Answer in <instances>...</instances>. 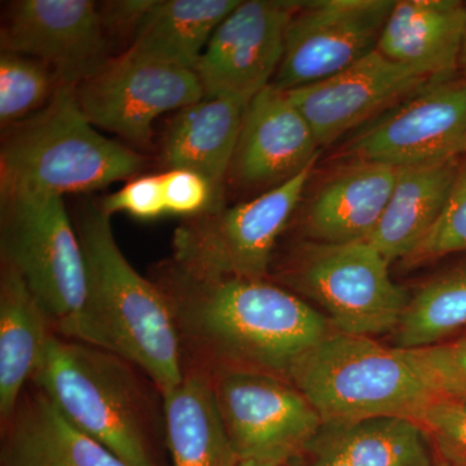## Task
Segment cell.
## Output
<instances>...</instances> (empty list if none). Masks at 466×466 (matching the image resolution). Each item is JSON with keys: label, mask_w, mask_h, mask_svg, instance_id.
<instances>
[{"label": "cell", "mask_w": 466, "mask_h": 466, "mask_svg": "<svg viewBox=\"0 0 466 466\" xmlns=\"http://www.w3.org/2000/svg\"><path fill=\"white\" fill-rule=\"evenodd\" d=\"M247 101L204 95L177 110L165 126L158 161L165 170L186 168L202 175L226 201V179L240 137Z\"/></svg>", "instance_id": "obj_18"}, {"label": "cell", "mask_w": 466, "mask_h": 466, "mask_svg": "<svg viewBox=\"0 0 466 466\" xmlns=\"http://www.w3.org/2000/svg\"><path fill=\"white\" fill-rule=\"evenodd\" d=\"M459 67L460 72H461V76H465L466 78V20L464 27V36H462L461 54H460Z\"/></svg>", "instance_id": "obj_35"}, {"label": "cell", "mask_w": 466, "mask_h": 466, "mask_svg": "<svg viewBox=\"0 0 466 466\" xmlns=\"http://www.w3.org/2000/svg\"><path fill=\"white\" fill-rule=\"evenodd\" d=\"M462 158L398 167L397 179L368 244L392 260L406 259L437 223Z\"/></svg>", "instance_id": "obj_22"}, {"label": "cell", "mask_w": 466, "mask_h": 466, "mask_svg": "<svg viewBox=\"0 0 466 466\" xmlns=\"http://www.w3.org/2000/svg\"><path fill=\"white\" fill-rule=\"evenodd\" d=\"M167 213L183 219L216 213L226 201L202 175L186 168H171L161 174Z\"/></svg>", "instance_id": "obj_31"}, {"label": "cell", "mask_w": 466, "mask_h": 466, "mask_svg": "<svg viewBox=\"0 0 466 466\" xmlns=\"http://www.w3.org/2000/svg\"><path fill=\"white\" fill-rule=\"evenodd\" d=\"M317 162L257 198L183 219L171 241L173 265L198 280L268 279L276 244L302 200Z\"/></svg>", "instance_id": "obj_7"}, {"label": "cell", "mask_w": 466, "mask_h": 466, "mask_svg": "<svg viewBox=\"0 0 466 466\" xmlns=\"http://www.w3.org/2000/svg\"><path fill=\"white\" fill-rule=\"evenodd\" d=\"M153 2L155 0H116L97 5L110 46L113 42L126 43L128 50Z\"/></svg>", "instance_id": "obj_33"}, {"label": "cell", "mask_w": 466, "mask_h": 466, "mask_svg": "<svg viewBox=\"0 0 466 466\" xmlns=\"http://www.w3.org/2000/svg\"><path fill=\"white\" fill-rule=\"evenodd\" d=\"M440 398L466 401V334L419 349H404Z\"/></svg>", "instance_id": "obj_29"}, {"label": "cell", "mask_w": 466, "mask_h": 466, "mask_svg": "<svg viewBox=\"0 0 466 466\" xmlns=\"http://www.w3.org/2000/svg\"><path fill=\"white\" fill-rule=\"evenodd\" d=\"M395 0H309L291 18L272 86L297 90L324 81L379 47Z\"/></svg>", "instance_id": "obj_11"}, {"label": "cell", "mask_w": 466, "mask_h": 466, "mask_svg": "<svg viewBox=\"0 0 466 466\" xmlns=\"http://www.w3.org/2000/svg\"><path fill=\"white\" fill-rule=\"evenodd\" d=\"M64 86L47 64L25 55H0V125L17 124L45 109Z\"/></svg>", "instance_id": "obj_27"}, {"label": "cell", "mask_w": 466, "mask_h": 466, "mask_svg": "<svg viewBox=\"0 0 466 466\" xmlns=\"http://www.w3.org/2000/svg\"><path fill=\"white\" fill-rule=\"evenodd\" d=\"M164 395L171 466H238L210 376L186 370Z\"/></svg>", "instance_id": "obj_23"}, {"label": "cell", "mask_w": 466, "mask_h": 466, "mask_svg": "<svg viewBox=\"0 0 466 466\" xmlns=\"http://www.w3.org/2000/svg\"><path fill=\"white\" fill-rule=\"evenodd\" d=\"M47 311L8 263L0 267V420L11 419L32 382L52 334Z\"/></svg>", "instance_id": "obj_21"}, {"label": "cell", "mask_w": 466, "mask_h": 466, "mask_svg": "<svg viewBox=\"0 0 466 466\" xmlns=\"http://www.w3.org/2000/svg\"><path fill=\"white\" fill-rule=\"evenodd\" d=\"M321 434L349 466H434L421 426L406 419L324 425Z\"/></svg>", "instance_id": "obj_25"}, {"label": "cell", "mask_w": 466, "mask_h": 466, "mask_svg": "<svg viewBox=\"0 0 466 466\" xmlns=\"http://www.w3.org/2000/svg\"><path fill=\"white\" fill-rule=\"evenodd\" d=\"M99 204L110 217L126 213L137 219L152 220L167 214L161 174L139 175Z\"/></svg>", "instance_id": "obj_32"}, {"label": "cell", "mask_w": 466, "mask_h": 466, "mask_svg": "<svg viewBox=\"0 0 466 466\" xmlns=\"http://www.w3.org/2000/svg\"><path fill=\"white\" fill-rule=\"evenodd\" d=\"M434 466H449V465L444 464V462L441 461V460L437 459V461H435V465Z\"/></svg>", "instance_id": "obj_37"}, {"label": "cell", "mask_w": 466, "mask_h": 466, "mask_svg": "<svg viewBox=\"0 0 466 466\" xmlns=\"http://www.w3.org/2000/svg\"><path fill=\"white\" fill-rule=\"evenodd\" d=\"M308 119L289 95L267 86L248 104L226 179L228 188L262 195L293 179L319 158Z\"/></svg>", "instance_id": "obj_15"}, {"label": "cell", "mask_w": 466, "mask_h": 466, "mask_svg": "<svg viewBox=\"0 0 466 466\" xmlns=\"http://www.w3.org/2000/svg\"><path fill=\"white\" fill-rule=\"evenodd\" d=\"M466 328V267L420 288L397 329V348L419 349L447 341Z\"/></svg>", "instance_id": "obj_26"}, {"label": "cell", "mask_w": 466, "mask_h": 466, "mask_svg": "<svg viewBox=\"0 0 466 466\" xmlns=\"http://www.w3.org/2000/svg\"><path fill=\"white\" fill-rule=\"evenodd\" d=\"M195 70L121 52L76 86L79 108L95 127L148 148L158 116L204 97Z\"/></svg>", "instance_id": "obj_10"}, {"label": "cell", "mask_w": 466, "mask_h": 466, "mask_svg": "<svg viewBox=\"0 0 466 466\" xmlns=\"http://www.w3.org/2000/svg\"><path fill=\"white\" fill-rule=\"evenodd\" d=\"M2 198V262L23 276L47 311L55 332L75 339L87 299V266L64 198Z\"/></svg>", "instance_id": "obj_6"}, {"label": "cell", "mask_w": 466, "mask_h": 466, "mask_svg": "<svg viewBox=\"0 0 466 466\" xmlns=\"http://www.w3.org/2000/svg\"><path fill=\"white\" fill-rule=\"evenodd\" d=\"M238 466H279L272 464H266V462L251 461V460H241L238 461Z\"/></svg>", "instance_id": "obj_36"}, {"label": "cell", "mask_w": 466, "mask_h": 466, "mask_svg": "<svg viewBox=\"0 0 466 466\" xmlns=\"http://www.w3.org/2000/svg\"><path fill=\"white\" fill-rule=\"evenodd\" d=\"M459 251H466V157L460 162L449 200L437 223L404 263L419 266Z\"/></svg>", "instance_id": "obj_28"}, {"label": "cell", "mask_w": 466, "mask_h": 466, "mask_svg": "<svg viewBox=\"0 0 466 466\" xmlns=\"http://www.w3.org/2000/svg\"><path fill=\"white\" fill-rule=\"evenodd\" d=\"M389 265L367 241L320 242L291 253L279 279L323 306L339 332L372 337L397 329L410 302Z\"/></svg>", "instance_id": "obj_8"}, {"label": "cell", "mask_w": 466, "mask_h": 466, "mask_svg": "<svg viewBox=\"0 0 466 466\" xmlns=\"http://www.w3.org/2000/svg\"><path fill=\"white\" fill-rule=\"evenodd\" d=\"M361 161L403 167L466 157V78L429 84L355 137Z\"/></svg>", "instance_id": "obj_12"}, {"label": "cell", "mask_w": 466, "mask_h": 466, "mask_svg": "<svg viewBox=\"0 0 466 466\" xmlns=\"http://www.w3.org/2000/svg\"><path fill=\"white\" fill-rule=\"evenodd\" d=\"M308 451L311 452L308 466H349L341 453L321 435V431Z\"/></svg>", "instance_id": "obj_34"}, {"label": "cell", "mask_w": 466, "mask_h": 466, "mask_svg": "<svg viewBox=\"0 0 466 466\" xmlns=\"http://www.w3.org/2000/svg\"><path fill=\"white\" fill-rule=\"evenodd\" d=\"M398 167L361 161L334 175L309 201L303 227L324 244L368 241L390 198Z\"/></svg>", "instance_id": "obj_20"}, {"label": "cell", "mask_w": 466, "mask_h": 466, "mask_svg": "<svg viewBox=\"0 0 466 466\" xmlns=\"http://www.w3.org/2000/svg\"><path fill=\"white\" fill-rule=\"evenodd\" d=\"M287 379L308 398L324 425L386 417L419 424L429 404L440 398L406 350L339 330L297 359Z\"/></svg>", "instance_id": "obj_5"}, {"label": "cell", "mask_w": 466, "mask_h": 466, "mask_svg": "<svg viewBox=\"0 0 466 466\" xmlns=\"http://www.w3.org/2000/svg\"><path fill=\"white\" fill-rule=\"evenodd\" d=\"M2 466H126L30 382L2 425Z\"/></svg>", "instance_id": "obj_19"}, {"label": "cell", "mask_w": 466, "mask_h": 466, "mask_svg": "<svg viewBox=\"0 0 466 466\" xmlns=\"http://www.w3.org/2000/svg\"><path fill=\"white\" fill-rule=\"evenodd\" d=\"M2 51L47 64L64 86H76L113 55L99 5L91 0H17L8 5Z\"/></svg>", "instance_id": "obj_14"}, {"label": "cell", "mask_w": 466, "mask_h": 466, "mask_svg": "<svg viewBox=\"0 0 466 466\" xmlns=\"http://www.w3.org/2000/svg\"><path fill=\"white\" fill-rule=\"evenodd\" d=\"M241 0H155L127 51L195 70L218 26Z\"/></svg>", "instance_id": "obj_24"}, {"label": "cell", "mask_w": 466, "mask_h": 466, "mask_svg": "<svg viewBox=\"0 0 466 466\" xmlns=\"http://www.w3.org/2000/svg\"><path fill=\"white\" fill-rule=\"evenodd\" d=\"M75 223L87 266L76 341L131 361L165 394L184 379L182 343L167 297L126 259L100 204H86Z\"/></svg>", "instance_id": "obj_3"}, {"label": "cell", "mask_w": 466, "mask_h": 466, "mask_svg": "<svg viewBox=\"0 0 466 466\" xmlns=\"http://www.w3.org/2000/svg\"><path fill=\"white\" fill-rule=\"evenodd\" d=\"M429 84L415 70L375 51L324 81L287 94L323 147Z\"/></svg>", "instance_id": "obj_16"}, {"label": "cell", "mask_w": 466, "mask_h": 466, "mask_svg": "<svg viewBox=\"0 0 466 466\" xmlns=\"http://www.w3.org/2000/svg\"><path fill=\"white\" fill-rule=\"evenodd\" d=\"M466 20L460 0H395L377 51L431 84L456 78Z\"/></svg>", "instance_id": "obj_17"}, {"label": "cell", "mask_w": 466, "mask_h": 466, "mask_svg": "<svg viewBox=\"0 0 466 466\" xmlns=\"http://www.w3.org/2000/svg\"><path fill=\"white\" fill-rule=\"evenodd\" d=\"M147 158L97 131L76 86H61L35 115L3 128L0 198L79 195L139 177Z\"/></svg>", "instance_id": "obj_4"}, {"label": "cell", "mask_w": 466, "mask_h": 466, "mask_svg": "<svg viewBox=\"0 0 466 466\" xmlns=\"http://www.w3.org/2000/svg\"><path fill=\"white\" fill-rule=\"evenodd\" d=\"M32 383L126 466H162L164 391L131 361L54 333Z\"/></svg>", "instance_id": "obj_2"}, {"label": "cell", "mask_w": 466, "mask_h": 466, "mask_svg": "<svg viewBox=\"0 0 466 466\" xmlns=\"http://www.w3.org/2000/svg\"><path fill=\"white\" fill-rule=\"evenodd\" d=\"M150 279L173 309L184 372L257 370L287 379L294 361L332 332L321 312L269 279L198 280L170 259L153 267Z\"/></svg>", "instance_id": "obj_1"}, {"label": "cell", "mask_w": 466, "mask_h": 466, "mask_svg": "<svg viewBox=\"0 0 466 466\" xmlns=\"http://www.w3.org/2000/svg\"><path fill=\"white\" fill-rule=\"evenodd\" d=\"M419 425L431 441L438 459L449 466H466V401L437 398L426 408Z\"/></svg>", "instance_id": "obj_30"}, {"label": "cell", "mask_w": 466, "mask_h": 466, "mask_svg": "<svg viewBox=\"0 0 466 466\" xmlns=\"http://www.w3.org/2000/svg\"><path fill=\"white\" fill-rule=\"evenodd\" d=\"M223 424L238 460L285 466L308 452L324 422L284 377L227 370L211 377Z\"/></svg>", "instance_id": "obj_9"}, {"label": "cell", "mask_w": 466, "mask_h": 466, "mask_svg": "<svg viewBox=\"0 0 466 466\" xmlns=\"http://www.w3.org/2000/svg\"><path fill=\"white\" fill-rule=\"evenodd\" d=\"M299 0H245L218 26L195 67L205 95L249 103L272 84Z\"/></svg>", "instance_id": "obj_13"}]
</instances>
